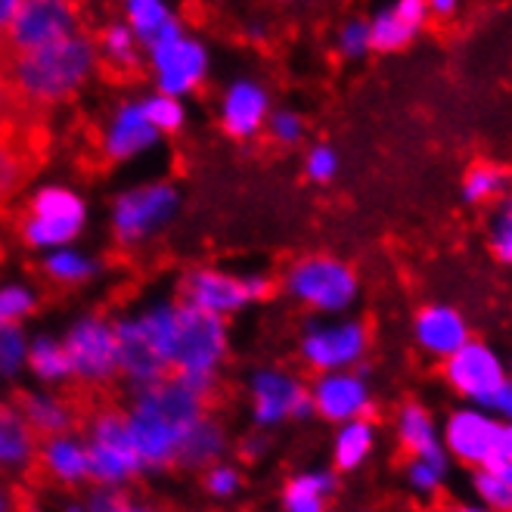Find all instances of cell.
Wrapping results in <instances>:
<instances>
[{
    "label": "cell",
    "instance_id": "6da1fadb",
    "mask_svg": "<svg viewBox=\"0 0 512 512\" xmlns=\"http://www.w3.org/2000/svg\"><path fill=\"white\" fill-rule=\"evenodd\" d=\"M94 66V44L81 35H69L50 47L0 63L10 94L19 109L41 112L47 103L69 97Z\"/></svg>",
    "mask_w": 512,
    "mask_h": 512
},
{
    "label": "cell",
    "instance_id": "7a4b0ae2",
    "mask_svg": "<svg viewBox=\"0 0 512 512\" xmlns=\"http://www.w3.org/2000/svg\"><path fill=\"white\" fill-rule=\"evenodd\" d=\"M140 326L146 339L159 351V357L165 360V367L187 373L190 385L212 370L218 354L224 351V333L218 317L199 308L156 314Z\"/></svg>",
    "mask_w": 512,
    "mask_h": 512
},
{
    "label": "cell",
    "instance_id": "3957f363",
    "mask_svg": "<svg viewBox=\"0 0 512 512\" xmlns=\"http://www.w3.org/2000/svg\"><path fill=\"white\" fill-rule=\"evenodd\" d=\"M441 376L463 404L481 410L512 379L503 354L485 339H469L457 354H450L441 364Z\"/></svg>",
    "mask_w": 512,
    "mask_h": 512
},
{
    "label": "cell",
    "instance_id": "277c9868",
    "mask_svg": "<svg viewBox=\"0 0 512 512\" xmlns=\"http://www.w3.org/2000/svg\"><path fill=\"white\" fill-rule=\"evenodd\" d=\"M500 441H503V423L481 407L460 404L441 423V444L447 460L460 463L472 472L488 469L497 460Z\"/></svg>",
    "mask_w": 512,
    "mask_h": 512
},
{
    "label": "cell",
    "instance_id": "5b68a950",
    "mask_svg": "<svg viewBox=\"0 0 512 512\" xmlns=\"http://www.w3.org/2000/svg\"><path fill=\"white\" fill-rule=\"evenodd\" d=\"M75 10L69 4H19L16 19L0 38V63L35 53L72 35Z\"/></svg>",
    "mask_w": 512,
    "mask_h": 512
},
{
    "label": "cell",
    "instance_id": "8992f818",
    "mask_svg": "<svg viewBox=\"0 0 512 512\" xmlns=\"http://www.w3.org/2000/svg\"><path fill=\"white\" fill-rule=\"evenodd\" d=\"M35 112L13 109L0 122V199H7L22 187V180L41 162L44 131L35 125Z\"/></svg>",
    "mask_w": 512,
    "mask_h": 512
},
{
    "label": "cell",
    "instance_id": "52a82bcc",
    "mask_svg": "<svg viewBox=\"0 0 512 512\" xmlns=\"http://www.w3.org/2000/svg\"><path fill=\"white\" fill-rule=\"evenodd\" d=\"M292 292L317 311H345L357 298V277L345 261L336 258H308L301 261L292 277Z\"/></svg>",
    "mask_w": 512,
    "mask_h": 512
},
{
    "label": "cell",
    "instance_id": "ba28073f",
    "mask_svg": "<svg viewBox=\"0 0 512 512\" xmlns=\"http://www.w3.org/2000/svg\"><path fill=\"white\" fill-rule=\"evenodd\" d=\"M370 348V329L360 320H342L333 326H320L305 339L308 364L326 373H345L357 360H364Z\"/></svg>",
    "mask_w": 512,
    "mask_h": 512
},
{
    "label": "cell",
    "instance_id": "9c48e42d",
    "mask_svg": "<svg viewBox=\"0 0 512 512\" xmlns=\"http://www.w3.org/2000/svg\"><path fill=\"white\" fill-rule=\"evenodd\" d=\"M469 339H472L469 320L454 305H441V301H435V305L419 308L413 317L416 348L429 357H435V360H441V364L450 354H457Z\"/></svg>",
    "mask_w": 512,
    "mask_h": 512
},
{
    "label": "cell",
    "instance_id": "30bf717a",
    "mask_svg": "<svg viewBox=\"0 0 512 512\" xmlns=\"http://www.w3.org/2000/svg\"><path fill=\"white\" fill-rule=\"evenodd\" d=\"M314 407L333 419V423H354V419H367L373 410V395L370 385L360 373H326L314 391H311Z\"/></svg>",
    "mask_w": 512,
    "mask_h": 512
},
{
    "label": "cell",
    "instance_id": "8fae6325",
    "mask_svg": "<svg viewBox=\"0 0 512 512\" xmlns=\"http://www.w3.org/2000/svg\"><path fill=\"white\" fill-rule=\"evenodd\" d=\"M398 444L404 447L407 460H429V463H444L450 466L447 454H444V444H441V429H438V419L429 407L423 404H404L398 410Z\"/></svg>",
    "mask_w": 512,
    "mask_h": 512
},
{
    "label": "cell",
    "instance_id": "7c38bea8",
    "mask_svg": "<svg viewBox=\"0 0 512 512\" xmlns=\"http://www.w3.org/2000/svg\"><path fill=\"white\" fill-rule=\"evenodd\" d=\"M66 354L72 360V370L87 373V376H106L118 364V342H115V333H109L103 323L87 320L75 326Z\"/></svg>",
    "mask_w": 512,
    "mask_h": 512
},
{
    "label": "cell",
    "instance_id": "4fadbf2b",
    "mask_svg": "<svg viewBox=\"0 0 512 512\" xmlns=\"http://www.w3.org/2000/svg\"><path fill=\"white\" fill-rule=\"evenodd\" d=\"M143 413H149L153 419L177 435V441L184 438L196 423H199V398L193 385H159L143 398Z\"/></svg>",
    "mask_w": 512,
    "mask_h": 512
},
{
    "label": "cell",
    "instance_id": "5bb4252c",
    "mask_svg": "<svg viewBox=\"0 0 512 512\" xmlns=\"http://www.w3.org/2000/svg\"><path fill=\"white\" fill-rule=\"evenodd\" d=\"M134 463H137V450H134L131 429H128L125 419H118V416L100 419L97 444H94V454H90L87 466L103 478H118V475H125Z\"/></svg>",
    "mask_w": 512,
    "mask_h": 512
},
{
    "label": "cell",
    "instance_id": "9a60e30c",
    "mask_svg": "<svg viewBox=\"0 0 512 512\" xmlns=\"http://www.w3.org/2000/svg\"><path fill=\"white\" fill-rule=\"evenodd\" d=\"M512 193V171L500 162H472L463 174L460 199L469 208H494Z\"/></svg>",
    "mask_w": 512,
    "mask_h": 512
},
{
    "label": "cell",
    "instance_id": "2e32d148",
    "mask_svg": "<svg viewBox=\"0 0 512 512\" xmlns=\"http://www.w3.org/2000/svg\"><path fill=\"white\" fill-rule=\"evenodd\" d=\"M156 63L162 69V90L177 94V90L196 84V78L202 75V50L190 41L174 38L156 47Z\"/></svg>",
    "mask_w": 512,
    "mask_h": 512
},
{
    "label": "cell",
    "instance_id": "e0dca14e",
    "mask_svg": "<svg viewBox=\"0 0 512 512\" xmlns=\"http://www.w3.org/2000/svg\"><path fill=\"white\" fill-rule=\"evenodd\" d=\"M314 401L295 379L264 376L258 379V413L261 419H280L289 413H311Z\"/></svg>",
    "mask_w": 512,
    "mask_h": 512
},
{
    "label": "cell",
    "instance_id": "ac0fdd59",
    "mask_svg": "<svg viewBox=\"0 0 512 512\" xmlns=\"http://www.w3.org/2000/svg\"><path fill=\"white\" fill-rule=\"evenodd\" d=\"M171 205H174V196L165 187L131 193L118 202V230H122L125 236H137L146 227H153Z\"/></svg>",
    "mask_w": 512,
    "mask_h": 512
},
{
    "label": "cell",
    "instance_id": "d6986e66",
    "mask_svg": "<svg viewBox=\"0 0 512 512\" xmlns=\"http://www.w3.org/2000/svg\"><path fill=\"white\" fill-rule=\"evenodd\" d=\"M118 342V364H125L134 376L140 379H153L165 370V360L153 348V342L146 339L140 323H128L115 333Z\"/></svg>",
    "mask_w": 512,
    "mask_h": 512
},
{
    "label": "cell",
    "instance_id": "ffe728a7",
    "mask_svg": "<svg viewBox=\"0 0 512 512\" xmlns=\"http://www.w3.org/2000/svg\"><path fill=\"white\" fill-rule=\"evenodd\" d=\"M190 295L199 311H230L236 305H243L246 295H249V286L246 283H236V280H227V277H218V274H196L193 283H190Z\"/></svg>",
    "mask_w": 512,
    "mask_h": 512
},
{
    "label": "cell",
    "instance_id": "44dd1931",
    "mask_svg": "<svg viewBox=\"0 0 512 512\" xmlns=\"http://www.w3.org/2000/svg\"><path fill=\"white\" fill-rule=\"evenodd\" d=\"M367 25H370V47L373 50H382V53L404 50V47H410L419 38V28L410 25L395 7L379 10Z\"/></svg>",
    "mask_w": 512,
    "mask_h": 512
},
{
    "label": "cell",
    "instance_id": "7402d4cb",
    "mask_svg": "<svg viewBox=\"0 0 512 512\" xmlns=\"http://www.w3.org/2000/svg\"><path fill=\"white\" fill-rule=\"evenodd\" d=\"M376 447V426L370 419H354V423H342L336 438V463L339 469H357Z\"/></svg>",
    "mask_w": 512,
    "mask_h": 512
},
{
    "label": "cell",
    "instance_id": "603a6c76",
    "mask_svg": "<svg viewBox=\"0 0 512 512\" xmlns=\"http://www.w3.org/2000/svg\"><path fill=\"white\" fill-rule=\"evenodd\" d=\"M149 140H153V125L146 122L143 109H125L118 115V125L109 137V149H112V156H131Z\"/></svg>",
    "mask_w": 512,
    "mask_h": 512
},
{
    "label": "cell",
    "instance_id": "cb8c5ba5",
    "mask_svg": "<svg viewBox=\"0 0 512 512\" xmlns=\"http://www.w3.org/2000/svg\"><path fill=\"white\" fill-rule=\"evenodd\" d=\"M264 112V97L258 94L255 87L239 84L233 94L227 97V109H224V122L233 134H249L258 118Z\"/></svg>",
    "mask_w": 512,
    "mask_h": 512
},
{
    "label": "cell",
    "instance_id": "d4e9b609",
    "mask_svg": "<svg viewBox=\"0 0 512 512\" xmlns=\"http://www.w3.org/2000/svg\"><path fill=\"white\" fill-rule=\"evenodd\" d=\"M447 472H450V466L429 463V460H407V466H404L407 488L419 500H435L447 485Z\"/></svg>",
    "mask_w": 512,
    "mask_h": 512
},
{
    "label": "cell",
    "instance_id": "484cf974",
    "mask_svg": "<svg viewBox=\"0 0 512 512\" xmlns=\"http://www.w3.org/2000/svg\"><path fill=\"white\" fill-rule=\"evenodd\" d=\"M472 494L475 503L485 506L488 512H512V485L503 481L494 469L472 472Z\"/></svg>",
    "mask_w": 512,
    "mask_h": 512
},
{
    "label": "cell",
    "instance_id": "4316f807",
    "mask_svg": "<svg viewBox=\"0 0 512 512\" xmlns=\"http://www.w3.org/2000/svg\"><path fill=\"white\" fill-rule=\"evenodd\" d=\"M333 475H301L289 488V512H323V494L333 491Z\"/></svg>",
    "mask_w": 512,
    "mask_h": 512
},
{
    "label": "cell",
    "instance_id": "83f0119b",
    "mask_svg": "<svg viewBox=\"0 0 512 512\" xmlns=\"http://www.w3.org/2000/svg\"><path fill=\"white\" fill-rule=\"evenodd\" d=\"M488 249L500 264L512 267V193L491 208L488 218Z\"/></svg>",
    "mask_w": 512,
    "mask_h": 512
},
{
    "label": "cell",
    "instance_id": "f1b7e54d",
    "mask_svg": "<svg viewBox=\"0 0 512 512\" xmlns=\"http://www.w3.org/2000/svg\"><path fill=\"white\" fill-rule=\"evenodd\" d=\"M218 447H221L218 432L212 426H205V423H196L184 438L177 441V454H180V460H187V463H202L212 454H218Z\"/></svg>",
    "mask_w": 512,
    "mask_h": 512
},
{
    "label": "cell",
    "instance_id": "f546056e",
    "mask_svg": "<svg viewBox=\"0 0 512 512\" xmlns=\"http://www.w3.org/2000/svg\"><path fill=\"white\" fill-rule=\"evenodd\" d=\"M28 454V429L19 423V416L0 410V460L19 463Z\"/></svg>",
    "mask_w": 512,
    "mask_h": 512
},
{
    "label": "cell",
    "instance_id": "4dcf8cb0",
    "mask_svg": "<svg viewBox=\"0 0 512 512\" xmlns=\"http://www.w3.org/2000/svg\"><path fill=\"white\" fill-rule=\"evenodd\" d=\"M35 218H41V221H81V202L63 190H47L35 199Z\"/></svg>",
    "mask_w": 512,
    "mask_h": 512
},
{
    "label": "cell",
    "instance_id": "1f68e13d",
    "mask_svg": "<svg viewBox=\"0 0 512 512\" xmlns=\"http://www.w3.org/2000/svg\"><path fill=\"white\" fill-rule=\"evenodd\" d=\"M47 463L56 475L63 478H72V475H81L87 469V457L81 454L78 447H72L69 441H53L47 447Z\"/></svg>",
    "mask_w": 512,
    "mask_h": 512
},
{
    "label": "cell",
    "instance_id": "d6a6232c",
    "mask_svg": "<svg viewBox=\"0 0 512 512\" xmlns=\"http://www.w3.org/2000/svg\"><path fill=\"white\" fill-rule=\"evenodd\" d=\"M32 364L41 376H63L72 370V360L66 351H59L56 345L50 342H38L35 351H32Z\"/></svg>",
    "mask_w": 512,
    "mask_h": 512
},
{
    "label": "cell",
    "instance_id": "836d02e7",
    "mask_svg": "<svg viewBox=\"0 0 512 512\" xmlns=\"http://www.w3.org/2000/svg\"><path fill=\"white\" fill-rule=\"evenodd\" d=\"M339 50H342L345 56H351V59L370 53V50H373V47H370V25H367L364 19H351V22H345V25H342V32H339Z\"/></svg>",
    "mask_w": 512,
    "mask_h": 512
},
{
    "label": "cell",
    "instance_id": "e575fe53",
    "mask_svg": "<svg viewBox=\"0 0 512 512\" xmlns=\"http://www.w3.org/2000/svg\"><path fill=\"white\" fill-rule=\"evenodd\" d=\"M81 221H41V218H32V224L25 227L28 239L32 243H63L69 239L75 230H78Z\"/></svg>",
    "mask_w": 512,
    "mask_h": 512
},
{
    "label": "cell",
    "instance_id": "d590c367",
    "mask_svg": "<svg viewBox=\"0 0 512 512\" xmlns=\"http://www.w3.org/2000/svg\"><path fill=\"white\" fill-rule=\"evenodd\" d=\"M143 115H146V122L153 125V128H177L180 125V109L171 97H159L153 103H146L143 106Z\"/></svg>",
    "mask_w": 512,
    "mask_h": 512
},
{
    "label": "cell",
    "instance_id": "8d00e7d4",
    "mask_svg": "<svg viewBox=\"0 0 512 512\" xmlns=\"http://www.w3.org/2000/svg\"><path fill=\"white\" fill-rule=\"evenodd\" d=\"M28 419H32L41 432H56L66 426V413L47 401H28Z\"/></svg>",
    "mask_w": 512,
    "mask_h": 512
},
{
    "label": "cell",
    "instance_id": "74e56055",
    "mask_svg": "<svg viewBox=\"0 0 512 512\" xmlns=\"http://www.w3.org/2000/svg\"><path fill=\"white\" fill-rule=\"evenodd\" d=\"M339 171V156L333 153L329 146H314L311 156H308V174L314 180H320V184H326L329 177H333Z\"/></svg>",
    "mask_w": 512,
    "mask_h": 512
},
{
    "label": "cell",
    "instance_id": "f35d334b",
    "mask_svg": "<svg viewBox=\"0 0 512 512\" xmlns=\"http://www.w3.org/2000/svg\"><path fill=\"white\" fill-rule=\"evenodd\" d=\"M28 305H32V298H28L22 289L0 292V326H4L7 320H13V317H19V314H25Z\"/></svg>",
    "mask_w": 512,
    "mask_h": 512
},
{
    "label": "cell",
    "instance_id": "ab89813d",
    "mask_svg": "<svg viewBox=\"0 0 512 512\" xmlns=\"http://www.w3.org/2000/svg\"><path fill=\"white\" fill-rule=\"evenodd\" d=\"M19 357H22V339H19V333L0 326V370H13Z\"/></svg>",
    "mask_w": 512,
    "mask_h": 512
},
{
    "label": "cell",
    "instance_id": "60d3db41",
    "mask_svg": "<svg viewBox=\"0 0 512 512\" xmlns=\"http://www.w3.org/2000/svg\"><path fill=\"white\" fill-rule=\"evenodd\" d=\"M485 410L494 416V419H500L503 426H509L512 423V379L497 391V395L485 404Z\"/></svg>",
    "mask_w": 512,
    "mask_h": 512
},
{
    "label": "cell",
    "instance_id": "b9f144b4",
    "mask_svg": "<svg viewBox=\"0 0 512 512\" xmlns=\"http://www.w3.org/2000/svg\"><path fill=\"white\" fill-rule=\"evenodd\" d=\"M488 469H494L503 481H509V485H512V423H509V426H503L500 454H497V460H494Z\"/></svg>",
    "mask_w": 512,
    "mask_h": 512
},
{
    "label": "cell",
    "instance_id": "7bdbcfd3",
    "mask_svg": "<svg viewBox=\"0 0 512 512\" xmlns=\"http://www.w3.org/2000/svg\"><path fill=\"white\" fill-rule=\"evenodd\" d=\"M87 270H90V267H87L81 258H75V255H56V258L50 261V274L66 277V280L81 277V274H87Z\"/></svg>",
    "mask_w": 512,
    "mask_h": 512
},
{
    "label": "cell",
    "instance_id": "ee69618b",
    "mask_svg": "<svg viewBox=\"0 0 512 512\" xmlns=\"http://www.w3.org/2000/svg\"><path fill=\"white\" fill-rule=\"evenodd\" d=\"M429 4V19H454L460 13L457 0H426Z\"/></svg>",
    "mask_w": 512,
    "mask_h": 512
},
{
    "label": "cell",
    "instance_id": "f6af8a7d",
    "mask_svg": "<svg viewBox=\"0 0 512 512\" xmlns=\"http://www.w3.org/2000/svg\"><path fill=\"white\" fill-rule=\"evenodd\" d=\"M274 131H277L280 140H295L301 134V125H298L295 115H280L277 122H274Z\"/></svg>",
    "mask_w": 512,
    "mask_h": 512
},
{
    "label": "cell",
    "instance_id": "bcb514c9",
    "mask_svg": "<svg viewBox=\"0 0 512 512\" xmlns=\"http://www.w3.org/2000/svg\"><path fill=\"white\" fill-rule=\"evenodd\" d=\"M16 109V100H13V94H10V84H7V78H4V72H0V122L10 115Z\"/></svg>",
    "mask_w": 512,
    "mask_h": 512
},
{
    "label": "cell",
    "instance_id": "7dc6e473",
    "mask_svg": "<svg viewBox=\"0 0 512 512\" xmlns=\"http://www.w3.org/2000/svg\"><path fill=\"white\" fill-rule=\"evenodd\" d=\"M16 10H19V4H13V0H0V38L7 35L10 22L16 19Z\"/></svg>",
    "mask_w": 512,
    "mask_h": 512
},
{
    "label": "cell",
    "instance_id": "c3c4849f",
    "mask_svg": "<svg viewBox=\"0 0 512 512\" xmlns=\"http://www.w3.org/2000/svg\"><path fill=\"white\" fill-rule=\"evenodd\" d=\"M233 485H236V475H233V472H227V469H221V472H215V475H212V488H215V491H221V494L233 491Z\"/></svg>",
    "mask_w": 512,
    "mask_h": 512
},
{
    "label": "cell",
    "instance_id": "681fc988",
    "mask_svg": "<svg viewBox=\"0 0 512 512\" xmlns=\"http://www.w3.org/2000/svg\"><path fill=\"white\" fill-rule=\"evenodd\" d=\"M444 512H488L485 506H478L475 500L472 503H454V506H447Z\"/></svg>",
    "mask_w": 512,
    "mask_h": 512
}]
</instances>
